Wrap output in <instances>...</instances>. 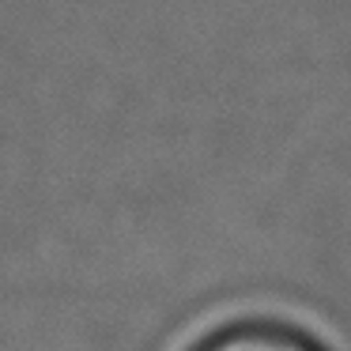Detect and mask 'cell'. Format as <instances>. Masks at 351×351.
<instances>
[{"instance_id":"1","label":"cell","mask_w":351,"mask_h":351,"mask_svg":"<svg viewBox=\"0 0 351 351\" xmlns=\"http://www.w3.org/2000/svg\"><path fill=\"white\" fill-rule=\"evenodd\" d=\"M197 351H321V348L310 343L302 332H291L283 325L250 321V325H234V328L208 336Z\"/></svg>"}]
</instances>
